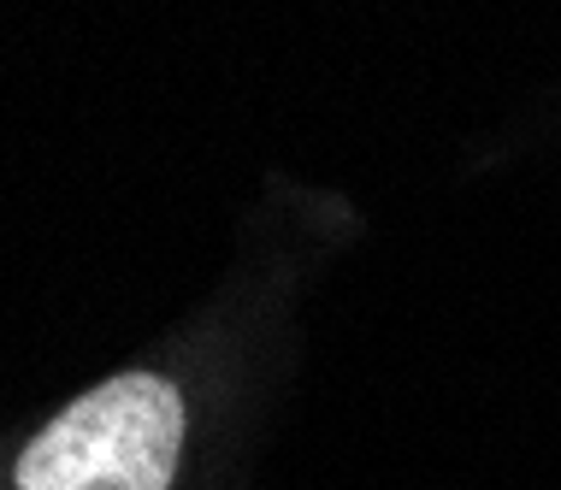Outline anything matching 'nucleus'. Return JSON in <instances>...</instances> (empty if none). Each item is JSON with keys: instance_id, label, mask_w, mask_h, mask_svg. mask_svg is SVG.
Here are the masks:
<instances>
[{"instance_id": "f257e3e1", "label": "nucleus", "mask_w": 561, "mask_h": 490, "mask_svg": "<svg viewBox=\"0 0 561 490\" xmlns=\"http://www.w3.org/2000/svg\"><path fill=\"white\" fill-rule=\"evenodd\" d=\"M184 455V396L154 373H118L48 420L19 455V490H165Z\"/></svg>"}]
</instances>
